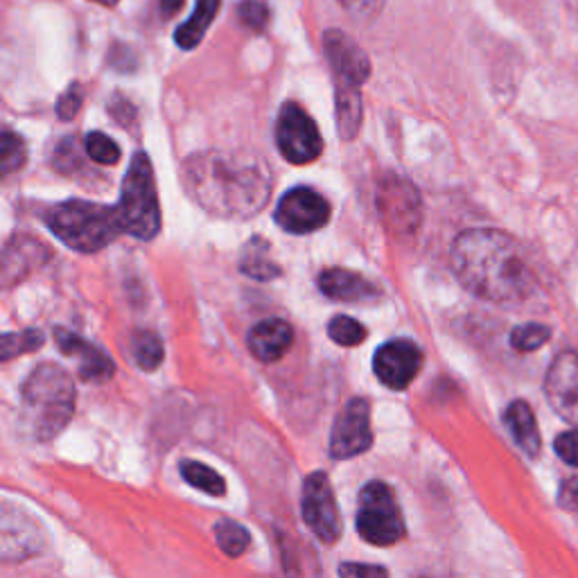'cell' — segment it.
I'll return each instance as SVG.
<instances>
[{
	"label": "cell",
	"mask_w": 578,
	"mask_h": 578,
	"mask_svg": "<svg viewBox=\"0 0 578 578\" xmlns=\"http://www.w3.org/2000/svg\"><path fill=\"white\" fill-rule=\"evenodd\" d=\"M342 576H387L384 567H373V565H344L339 569Z\"/></svg>",
	"instance_id": "38"
},
{
	"label": "cell",
	"mask_w": 578,
	"mask_h": 578,
	"mask_svg": "<svg viewBox=\"0 0 578 578\" xmlns=\"http://www.w3.org/2000/svg\"><path fill=\"white\" fill-rule=\"evenodd\" d=\"M75 412V384L57 364L37 366L23 384L21 416L28 432L39 440L54 438Z\"/></svg>",
	"instance_id": "3"
},
{
	"label": "cell",
	"mask_w": 578,
	"mask_h": 578,
	"mask_svg": "<svg viewBox=\"0 0 578 578\" xmlns=\"http://www.w3.org/2000/svg\"><path fill=\"white\" fill-rule=\"evenodd\" d=\"M183 3H185V0H161L163 17H174L183 8Z\"/></svg>",
	"instance_id": "39"
},
{
	"label": "cell",
	"mask_w": 578,
	"mask_h": 578,
	"mask_svg": "<svg viewBox=\"0 0 578 578\" xmlns=\"http://www.w3.org/2000/svg\"><path fill=\"white\" fill-rule=\"evenodd\" d=\"M54 339H57V346H59V351L63 355L78 359V373H80L82 379H87V382H104V379H109L113 375L115 366H113L111 357H107L98 346L89 344L80 335L69 333V331H63V328H57L54 331Z\"/></svg>",
	"instance_id": "15"
},
{
	"label": "cell",
	"mask_w": 578,
	"mask_h": 578,
	"mask_svg": "<svg viewBox=\"0 0 578 578\" xmlns=\"http://www.w3.org/2000/svg\"><path fill=\"white\" fill-rule=\"evenodd\" d=\"M371 405L364 398H353L335 420L331 436V457L337 462L359 457L371 447Z\"/></svg>",
	"instance_id": "12"
},
{
	"label": "cell",
	"mask_w": 578,
	"mask_h": 578,
	"mask_svg": "<svg viewBox=\"0 0 578 578\" xmlns=\"http://www.w3.org/2000/svg\"><path fill=\"white\" fill-rule=\"evenodd\" d=\"M342 6H346L357 19H368L377 12V8L382 6V0H339Z\"/></svg>",
	"instance_id": "37"
},
{
	"label": "cell",
	"mask_w": 578,
	"mask_h": 578,
	"mask_svg": "<svg viewBox=\"0 0 578 578\" xmlns=\"http://www.w3.org/2000/svg\"><path fill=\"white\" fill-rule=\"evenodd\" d=\"M558 504L565 510H578V477H569L560 484Z\"/></svg>",
	"instance_id": "36"
},
{
	"label": "cell",
	"mask_w": 578,
	"mask_h": 578,
	"mask_svg": "<svg viewBox=\"0 0 578 578\" xmlns=\"http://www.w3.org/2000/svg\"><path fill=\"white\" fill-rule=\"evenodd\" d=\"M215 540H217L220 549H222L226 556L237 558V556H242V554L249 549L251 536H249V531H246L240 523L220 520V523L215 525Z\"/></svg>",
	"instance_id": "26"
},
{
	"label": "cell",
	"mask_w": 578,
	"mask_h": 578,
	"mask_svg": "<svg viewBox=\"0 0 578 578\" xmlns=\"http://www.w3.org/2000/svg\"><path fill=\"white\" fill-rule=\"evenodd\" d=\"M276 145L294 165H307L324 152L316 122L296 102H285L276 120Z\"/></svg>",
	"instance_id": "7"
},
{
	"label": "cell",
	"mask_w": 578,
	"mask_h": 578,
	"mask_svg": "<svg viewBox=\"0 0 578 578\" xmlns=\"http://www.w3.org/2000/svg\"><path fill=\"white\" fill-rule=\"evenodd\" d=\"M93 3H100L104 8H113V6H118V0H93Z\"/></svg>",
	"instance_id": "40"
},
{
	"label": "cell",
	"mask_w": 578,
	"mask_h": 578,
	"mask_svg": "<svg viewBox=\"0 0 578 578\" xmlns=\"http://www.w3.org/2000/svg\"><path fill=\"white\" fill-rule=\"evenodd\" d=\"M294 342V331L283 318H265L249 333V351L261 362H278L283 359Z\"/></svg>",
	"instance_id": "16"
},
{
	"label": "cell",
	"mask_w": 578,
	"mask_h": 578,
	"mask_svg": "<svg viewBox=\"0 0 578 578\" xmlns=\"http://www.w3.org/2000/svg\"><path fill=\"white\" fill-rule=\"evenodd\" d=\"M43 220L63 244L80 253H95L109 246L122 231L115 209L82 200H71L50 209Z\"/></svg>",
	"instance_id": "4"
},
{
	"label": "cell",
	"mask_w": 578,
	"mask_h": 578,
	"mask_svg": "<svg viewBox=\"0 0 578 578\" xmlns=\"http://www.w3.org/2000/svg\"><path fill=\"white\" fill-rule=\"evenodd\" d=\"M222 0H197L195 12L174 32V41L181 50H192L202 43L213 19L220 12Z\"/></svg>",
	"instance_id": "21"
},
{
	"label": "cell",
	"mask_w": 578,
	"mask_h": 578,
	"mask_svg": "<svg viewBox=\"0 0 578 578\" xmlns=\"http://www.w3.org/2000/svg\"><path fill=\"white\" fill-rule=\"evenodd\" d=\"M377 209L396 237H412L423 220L418 190L403 176H389L379 183Z\"/></svg>",
	"instance_id": "9"
},
{
	"label": "cell",
	"mask_w": 578,
	"mask_h": 578,
	"mask_svg": "<svg viewBox=\"0 0 578 578\" xmlns=\"http://www.w3.org/2000/svg\"><path fill=\"white\" fill-rule=\"evenodd\" d=\"M423 351L412 339H394L375 351L373 371L384 387L403 392L423 368Z\"/></svg>",
	"instance_id": "11"
},
{
	"label": "cell",
	"mask_w": 578,
	"mask_h": 578,
	"mask_svg": "<svg viewBox=\"0 0 578 578\" xmlns=\"http://www.w3.org/2000/svg\"><path fill=\"white\" fill-rule=\"evenodd\" d=\"M41 549L39 527L28 520L21 513H17V523H12L10 510L3 513V558H26Z\"/></svg>",
	"instance_id": "20"
},
{
	"label": "cell",
	"mask_w": 578,
	"mask_h": 578,
	"mask_svg": "<svg viewBox=\"0 0 578 578\" xmlns=\"http://www.w3.org/2000/svg\"><path fill=\"white\" fill-rule=\"evenodd\" d=\"M181 470V477L192 486V488H200L209 495H224L226 493V481L222 475H217L211 466L206 464H200V462H192V459H185L181 462L179 466Z\"/></svg>",
	"instance_id": "24"
},
{
	"label": "cell",
	"mask_w": 578,
	"mask_h": 578,
	"mask_svg": "<svg viewBox=\"0 0 578 578\" xmlns=\"http://www.w3.org/2000/svg\"><path fill=\"white\" fill-rule=\"evenodd\" d=\"M328 337L346 348H353L366 339V328L359 324L357 318L339 314L328 324Z\"/></svg>",
	"instance_id": "27"
},
{
	"label": "cell",
	"mask_w": 578,
	"mask_h": 578,
	"mask_svg": "<svg viewBox=\"0 0 578 578\" xmlns=\"http://www.w3.org/2000/svg\"><path fill=\"white\" fill-rule=\"evenodd\" d=\"M551 339V331L542 324H525L513 328L510 333V346L518 353H534L540 351Z\"/></svg>",
	"instance_id": "28"
},
{
	"label": "cell",
	"mask_w": 578,
	"mask_h": 578,
	"mask_svg": "<svg viewBox=\"0 0 578 578\" xmlns=\"http://www.w3.org/2000/svg\"><path fill=\"white\" fill-rule=\"evenodd\" d=\"M554 449L556 455L567 464L578 468V427L571 432H562L556 440H554Z\"/></svg>",
	"instance_id": "34"
},
{
	"label": "cell",
	"mask_w": 578,
	"mask_h": 578,
	"mask_svg": "<svg viewBox=\"0 0 578 578\" xmlns=\"http://www.w3.org/2000/svg\"><path fill=\"white\" fill-rule=\"evenodd\" d=\"M331 220V204L316 190L298 185L285 192L276 206V224L294 235L314 233Z\"/></svg>",
	"instance_id": "10"
},
{
	"label": "cell",
	"mask_w": 578,
	"mask_h": 578,
	"mask_svg": "<svg viewBox=\"0 0 578 578\" xmlns=\"http://www.w3.org/2000/svg\"><path fill=\"white\" fill-rule=\"evenodd\" d=\"M132 355H134V362L139 364V368L154 371L161 366L163 355H165L163 342L152 331H139L132 337Z\"/></svg>",
	"instance_id": "25"
},
{
	"label": "cell",
	"mask_w": 578,
	"mask_h": 578,
	"mask_svg": "<svg viewBox=\"0 0 578 578\" xmlns=\"http://www.w3.org/2000/svg\"><path fill=\"white\" fill-rule=\"evenodd\" d=\"M270 246L265 240L253 237L244 251H242V261H240V270L255 278V281H272L281 276V267L276 263L270 261Z\"/></svg>",
	"instance_id": "23"
},
{
	"label": "cell",
	"mask_w": 578,
	"mask_h": 578,
	"mask_svg": "<svg viewBox=\"0 0 578 578\" xmlns=\"http://www.w3.org/2000/svg\"><path fill=\"white\" fill-rule=\"evenodd\" d=\"M80 163H82V156H80V145L75 139H63L54 148L52 168H57L59 172H73L80 168Z\"/></svg>",
	"instance_id": "32"
},
{
	"label": "cell",
	"mask_w": 578,
	"mask_h": 578,
	"mask_svg": "<svg viewBox=\"0 0 578 578\" xmlns=\"http://www.w3.org/2000/svg\"><path fill=\"white\" fill-rule=\"evenodd\" d=\"M187 195L217 217L246 220L272 197V174L261 156L202 152L183 163Z\"/></svg>",
	"instance_id": "2"
},
{
	"label": "cell",
	"mask_w": 578,
	"mask_h": 578,
	"mask_svg": "<svg viewBox=\"0 0 578 578\" xmlns=\"http://www.w3.org/2000/svg\"><path fill=\"white\" fill-rule=\"evenodd\" d=\"M240 21L249 28V30H263L270 21V10L261 0H244L240 6Z\"/></svg>",
	"instance_id": "33"
},
{
	"label": "cell",
	"mask_w": 578,
	"mask_h": 578,
	"mask_svg": "<svg viewBox=\"0 0 578 578\" xmlns=\"http://www.w3.org/2000/svg\"><path fill=\"white\" fill-rule=\"evenodd\" d=\"M82 100H84V91L80 84H73L67 93H63L59 98V104H57V113L61 120H71L78 115L80 107H82Z\"/></svg>",
	"instance_id": "35"
},
{
	"label": "cell",
	"mask_w": 578,
	"mask_h": 578,
	"mask_svg": "<svg viewBox=\"0 0 578 578\" xmlns=\"http://www.w3.org/2000/svg\"><path fill=\"white\" fill-rule=\"evenodd\" d=\"M26 145L23 141L12 134L6 132L3 134V154H0V165H3V176H10L12 172H19L26 165Z\"/></svg>",
	"instance_id": "31"
},
{
	"label": "cell",
	"mask_w": 578,
	"mask_h": 578,
	"mask_svg": "<svg viewBox=\"0 0 578 578\" xmlns=\"http://www.w3.org/2000/svg\"><path fill=\"white\" fill-rule=\"evenodd\" d=\"M122 231L136 240H152L161 229V209L150 156L136 152L124 174L120 202L115 206Z\"/></svg>",
	"instance_id": "5"
},
{
	"label": "cell",
	"mask_w": 578,
	"mask_h": 578,
	"mask_svg": "<svg viewBox=\"0 0 578 578\" xmlns=\"http://www.w3.org/2000/svg\"><path fill=\"white\" fill-rule=\"evenodd\" d=\"M357 531L375 547H392L405 536V523L392 488L382 481H368L359 495Z\"/></svg>",
	"instance_id": "6"
},
{
	"label": "cell",
	"mask_w": 578,
	"mask_h": 578,
	"mask_svg": "<svg viewBox=\"0 0 578 578\" xmlns=\"http://www.w3.org/2000/svg\"><path fill=\"white\" fill-rule=\"evenodd\" d=\"M453 270L475 296L516 307L529 303L540 285L520 244L497 229H468L453 244Z\"/></svg>",
	"instance_id": "1"
},
{
	"label": "cell",
	"mask_w": 578,
	"mask_h": 578,
	"mask_svg": "<svg viewBox=\"0 0 578 578\" xmlns=\"http://www.w3.org/2000/svg\"><path fill=\"white\" fill-rule=\"evenodd\" d=\"M84 152L100 165H115L120 161V148L102 132H91L84 139Z\"/></svg>",
	"instance_id": "29"
},
{
	"label": "cell",
	"mask_w": 578,
	"mask_h": 578,
	"mask_svg": "<svg viewBox=\"0 0 578 578\" xmlns=\"http://www.w3.org/2000/svg\"><path fill=\"white\" fill-rule=\"evenodd\" d=\"M324 45L337 82L362 87L368 80L371 61L348 34L339 30H328L324 37Z\"/></svg>",
	"instance_id": "14"
},
{
	"label": "cell",
	"mask_w": 578,
	"mask_h": 578,
	"mask_svg": "<svg viewBox=\"0 0 578 578\" xmlns=\"http://www.w3.org/2000/svg\"><path fill=\"white\" fill-rule=\"evenodd\" d=\"M318 287L328 298L342 303H366L379 296V290L371 281L346 270H326L318 276Z\"/></svg>",
	"instance_id": "17"
},
{
	"label": "cell",
	"mask_w": 578,
	"mask_h": 578,
	"mask_svg": "<svg viewBox=\"0 0 578 578\" xmlns=\"http://www.w3.org/2000/svg\"><path fill=\"white\" fill-rule=\"evenodd\" d=\"M504 425L508 427L513 440L531 459H536L542 449L540 429L536 423V414L525 400H513L504 412Z\"/></svg>",
	"instance_id": "18"
},
{
	"label": "cell",
	"mask_w": 578,
	"mask_h": 578,
	"mask_svg": "<svg viewBox=\"0 0 578 578\" xmlns=\"http://www.w3.org/2000/svg\"><path fill=\"white\" fill-rule=\"evenodd\" d=\"M549 407L569 425L578 427V353L562 351L554 357L545 375Z\"/></svg>",
	"instance_id": "13"
},
{
	"label": "cell",
	"mask_w": 578,
	"mask_h": 578,
	"mask_svg": "<svg viewBox=\"0 0 578 578\" xmlns=\"http://www.w3.org/2000/svg\"><path fill=\"white\" fill-rule=\"evenodd\" d=\"M43 335L39 331H23V333H12L3 337V362H10L17 355L32 353L41 348Z\"/></svg>",
	"instance_id": "30"
},
{
	"label": "cell",
	"mask_w": 578,
	"mask_h": 578,
	"mask_svg": "<svg viewBox=\"0 0 578 578\" xmlns=\"http://www.w3.org/2000/svg\"><path fill=\"white\" fill-rule=\"evenodd\" d=\"M48 261V249L41 242L17 237L6 249V261H3V281L10 287L12 283L21 281L32 270H39L41 263Z\"/></svg>",
	"instance_id": "19"
},
{
	"label": "cell",
	"mask_w": 578,
	"mask_h": 578,
	"mask_svg": "<svg viewBox=\"0 0 578 578\" xmlns=\"http://www.w3.org/2000/svg\"><path fill=\"white\" fill-rule=\"evenodd\" d=\"M303 520L312 534L326 545H335L342 536V518L337 499L326 473H312L303 484L301 495Z\"/></svg>",
	"instance_id": "8"
},
{
	"label": "cell",
	"mask_w": 578,
	"mask_h": 578,
	"mask_svg": "<svg viewBox=\"0 0 578 578\" xmlns=\"http://www.w3.org/2000/svg\"><path fill=\"white\" fill-rule=\"evenodd\" d=\"M362 93L359 87L337 82V126L344 141H353L362 126Z\"/></svg>",
	"instance_id": "22"
}]
</instances>
